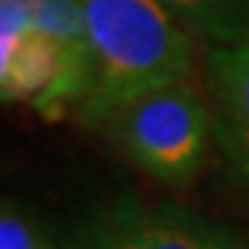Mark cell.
<instances>
[{
    "mask_svg": "<svg viewBox=\"0 0 249 249\" xmlns=\"http://www.w3.org/2000/svg\"><path fill=\"white\" fill-rule=\"evenodd\" d=\"M91 47V86L80 122L103 124L150 91L186 83L196 36L155 0H75Z\"/></svg>",
    "mask_w": 249,
    "mask_h": 249,
    "instance_id": "obj_1",
    "label": "cell"
},
{
    "mask_svg": "<svg viewBox=\"0 0 249 249\" xmlns=\"http://www.w3.org/2000/svg\"><path fill=\"white\" fill-rule=\"evenodd\" d=\"M119 150L166 188H188L208 158L211 108L191 83L150 91L116 111L106 124Z\"/></svg>",
    "mask_w": 249,
    "mask_h": 249,
    "instance_id": "obj_2",
    "label": "cell"
},
{
    "mask_svg": "<svg viewBox=\"0 0 249 249\" xmlns=\"http://www.w3.org/2000/svg\"><path fill=\"white\" fill-rule=\"evenodd\" d=\"M0 89L6 103H31L47 119L83 106L91 50L31 25L25 0H0Z\"/></svg>",
    "mask_w": 249,
    "mask_h": 249,
    "instance_id": "obj_3",
    "label": "cell"
},
{
    "mask_svg": "<svg viewBox=\"0 0 249 249\" xmlns=\"http://www.w3.org/2000/svg\"><path fill=\"white\" fill-rule=\"evenodd\" d=\"M64 249H249V244L191 211L144 205L122 194L80 216Z\"/></svg>",
    "mask_w": 249,
    "mask_h": 249,
    "instance_id": "obj_4",
    "label": "cell"
},
{
    "mask_svg": "<svg viewBox=\"0 0 249 249\" xmlns=\"http://www.w3.org/2000/svg\"><path fill=\"white\" fill-rule=\"evenodd\" d=\"M205 86L213 142L249 205V39L238 45H205Z\"/></svg>",
    "mask_w": 249,
    "mask_h": 249,
    "instance_id": "obj_5",
    "label": "cell"
},
{
    "mask_svg": "<svg viewBox=\"0 0 249 249\" xmlns=\"http://www.w3.org/2000/svg\"><path fill=\"white\" fill-rule=\"evenodd\" d=\"M205 45L249 39V0H155Z\"/></svg>",
    "mask_w": 249,
    "mask_h": 249,
    "instance_id": "obj_6",
    "label": "cell"
},
{
    "mask_svg": "<svg viewBox=\"0 0 249 249\" xmlns=\"http://www.w3.org/2000/svg\"><path fill=\"white\" fill-rule=\"evenodd\" d=\"M0 249H47L36 224L11 199H6L0 211Z\"/></svg>",
    "mask_w": 249,
    "mask_h": 249,
    "instance_id": "obj_7",
    "label": "cell"
}]
</instances>
